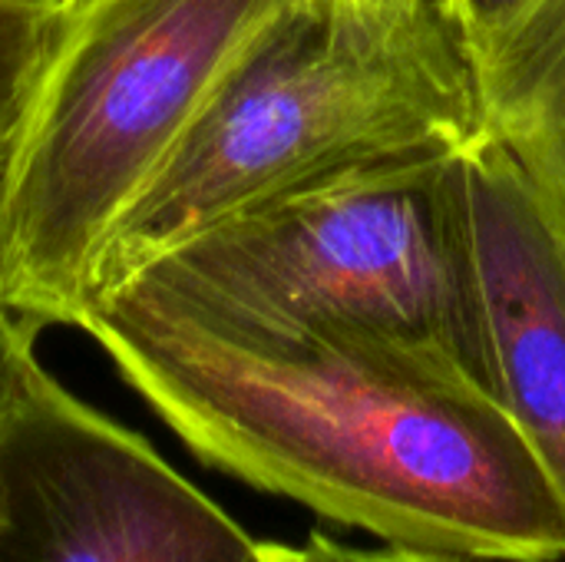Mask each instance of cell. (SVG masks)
I'll list each match as a JSON object with an SVG mask.
<instances>
[{
    "instance_id": "13",
    "label": "cell",
    "mask_w": 565,
    "mask_h": 562,
    "mask_svg": "<svg viewBox=\"0 0 565 562\" xmlns=\"http://www.w3.org/2000/svg\"><path fill=\"white\" fill-rule=\"evenodd\" d=\"M258 562H315L308 547H288V543H258Z\"/></svg>"
},
{
    "instance_id": "12",
    "label": "cell",
    "mask_w": 565,
    "mask_h": 562,
    "mask_svg": "<svg viewBox=\"0 0 565 562\" xmlns=\"http://www.w3.org/2000/svg\"><path fill=\"white\" fill-rule=\"evenodd\" d=\"M358 3H367L374 10H387V13H404V17H427V13L454 17L450 0H358Z\"/></svg>"
},
{
    "instance_id": "11",
    "label": "cell",
    "mask_w": 565,
    "mask_h": 562,
    "mask_svg": "<svg viewBox=\"0 0 565 562\" xmlns=\"http://www.w3.org/2000/svg\"><path fill=\"white\" fill-rule=\"evenodd\" d=\"M520 3L523 0H450V13L457 26L463 30V36L477 43L497 23H503L513 10H520Z\"/></svg>"
},
{
    "instance_id": "3",
    "label": "cell",
    "mask_w": 565,
    "mask_h": 562,
    "mask_svg": "<svg viewBox=\"0 0 565 562\" xmlns=\"http://www.w3.org/2000/svg\"><path fill=\"white\" fill-rule=\"evenodd\" d=\"M288 0H86L63 10L0 166V301L76 321L99 252L212 86Z\"/></svg>"
},
{
    "instance_id": "14",
    "label": "cell",
    "mask_w": 565,
    "mask_h": 562,
    "mask_svg": "<svg viewBox=\"0 0 565 562\" xmlns=\"http://www.w3.org/2000/svg\"><path fill=\"white\" fill-rule=\"evenodd\" d=\"M63 3V10H76L79 3H86V0H60Z\"/></svg>"
},
{
    "instance_id": "7",
    "label": "cell",
    "mask_w": 565,
    "mask_h": 562,
    "mask_svg": "<svg viewBox=\"0 0 565 562\" xmlns=\"http://www.w3.org/2000/svg\"><path fill=\"white\" fill-rule=\"evenodd\" d=\"M470 50L483 136L510 156L565 248V0H523Z\"/></svg>"
},
{
    "instance_id": "6",
    "label": "cell",
    "mask_w": 565,
    "mask_h": 562,
    "mask_svg": "<svg viewBox=\"0 0 565 562\" xmlns=\"http://www.w3.org/2000/svg\"><path fill=\"white\" fill-rule=\"evenodd\" d=\"M463 166L490 394L565 500V248L497 142Z\"/></svg>"
},
{
    "instance_id": "5",
    "label": "cell",
    "mask_w": 565,
    "mask_h": 562,
    "mask_svg": "<svg viewBox=\"0 0 565 562\" xmlns=\"http://www.w3.org/2000/svg\"><path fill=\"white\" fill-rule=\"evenodd\" d=\"M13 530L30 562H258L252 540L142 434L23 361L3 434Z\"/></svg>"
},
{
    "instance_id": "9",
    "label": "cell",
    "mask_w": 565,
    "mask_h": 562,
    "mask_svg": "<svg viewBox=\"0 0 565 562\" xmlns=\"http://www.w3.org/2000/svg\"><path fill=\"white\" fill-rule=\"evenodd\" d=\"M36 328L20 321L10 311H0V537H10L13 530V513H10V497H7V477H3V434L10 421V407L17 397L20 371L23 361L33 354L36 344Z\"/></svg>"
},
{
    "instance_id": "4",
    "label": "cell",
    "mask_w": 565,
    "mask_h": 562,
    "mask_svg": "<svg viewBox=\"0 0 565 562\" xmlns=\"http://www.w3.org/2000/svg\"><path fill=\"white\" fill-rule=\"evenodd\" d=\"M463 156L391 159L311 182L146 268L248 318L440 351L490 391Z\"/></svg>"
},
{
    "instance_id": "10",
    "label": "cell",
    "mask_w": 565,
    "mask_h": 562,
    "mask_svg": "<svg viewBox=\"0 0 565 562\" xmlns=\"http://www.w3.org/2000/svg\"><path fill=\"white\" fill-rule=\"evenodd\" d=\"M315 562H483L454 550H430V547H404V543H384V547H348L321 530H315L305 543Z\"/></svg>"
},
{
    "instance_id": "15",
    "label": "cell",
    "mask_w": 565,
    "mask_h": 562,
    "mask_svg": "<svg viewBox=\"0 0 565 562\" xmlns=\"http://www.w3.org/2000/svg\"><path fill=\"white\" fill-rule=\"evenodd\" d=\"M0 311H7V308H3V301H0Z\"/></svg>"
},
{
    "instance_id": "2",
    "label": "cell",
    "mask_w": 565,
    "mask_h": 562,
    "mask_svg": "<svg viewBox=\"0 0 565 562\" xmlns=\"http://www.w3.org/2000/svg\"><path fill=\"white\" fill-rule=\"evenodd\" d=\"M480 139L473 50L454 17L288 0L235 53L119 215L89 291L311 182Z\"/></svg>"
},
{
    "instance_id": "1",
    "label": "cell",
    "mask_w": 565,
    "mask_h": 562,
    "mask_svg": "<svg viewBox=\"0 0 565 562\" xmlns=\"http://www.w3.org/2000/svg\"><path fill=\"white\" fill-rule=\"evenodd\" d=\"M73 328L202 464L255 490L384 543L565 560L563 494L440 351L248 318L152 268L89 291Z\"/></svg>"
},
{
    "instance_id": "8",
    "label": "cell",
    "mask_w": 565,
    "mask_h": 562,
    "mask_svg": "<svg viewBox=\"0 0 565 562\" xmlns=\"http://www.w3.org/2000/svg\"><path fill=\"white\" fill-rule=\"evenodd\" d=\"M60 30V0H0V166Z\"/></svg>"
}]
</instances>
